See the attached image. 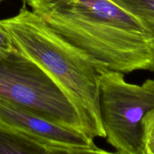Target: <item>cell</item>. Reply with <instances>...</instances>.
Returning <instances> with one entry per match:
<instances>
[{
  "label": "cell",
  "instance_id": "cell-1",
  "mask_svg": "<svg viewBox=\"0 0 154 154\" xmlns=\"http://www.w3.org/2000/svg\"><path fill=\"white\" fill-rule=\"evenodd\" d=\"M98 69L154 72V26L112 0H23Z\"/></svg>",
  "mask_w": 154,
  "mask_h": 154
},
{
  "label": "cell",
  "instance_id": "cell-2",
  "mask_svg": "<svg viewBox=\"0 0 154 154\" xmlns=\"http://www.w3.org/2000/svg\"><path fill=\"white\" fill-rule=\"evenodd\" d=\"M13 45L61 89L76 109L85 134L105 138L99 109L98 72L79 51L51 29L24 2L14 16L0 20Z\"/></svg>",
  "mask_w": 154,
  "mask_h": 154
},
{
  "label": "cell",
  "instance_id": "cell-3",
  "mask_svg": "<svg viewBox=\"0 0 154 154\" xmlns=\"http://www.w3.org/2000/svg\"><path fill=\"white\" fill-rule=\"evenodd\" d=\"M0 99L85 134L76 109L61 89L15 47L0 54Z\"/></svg>",
  "mask_w": 154,
  "mask_h": 154
},
{
  "label": "cell",
  "instance_id": "cell-4",
  "mask_svg": "<svg viewBox=\"0 0 154 154\" xmlns=\"http://www.w3.org/2000/svg\"><path fill=\"white\" fill-rule=\"evenodd\" d=\"M98 69L99 109L107 141L119 154H144L142 121L154 108V79L140 85L122 72Z\"/></svg>",
  "mask_w": 154,
  "mask_h": 154
},
{
  "label": "cell",
  "instance_id": "cell-5",
  "mask_svg": "<svg viewBox=\"0 0 154 154\" xmlns=\"http://www.w3.org/2000/svg\"><path fill=\"white\" fill-rule=\"evenodd\" d=\"M0 123L47 147H95L94 140L0 99Z\"/></svg>",
  "mask_w": 154,
  "mask_h": 154
},
{
  "label": "cell",
  "instance_id": "cell-6",
  "mask_svg": "<svg viewBox=\"0 0 154 154\" xmlns=\"http://www.w3.org/2000/svg\"><path fill=\"white\" fill-rule=\"evenodd\" d=\"M48 147L0 123V154H47Z\"/></svg>",
  "mask_w": 154,
  "mask_h": 154
},
{
  "label": "cell",
  "instance_id": "cell-7",
  "mask_svg": "<svg viewBox=\"0 0 154 154\" xmlns=\"http://www.w3.org/2000/svg\"><path fill=\"white\" fill-rule=\"evenodd\" d=\"M146 25L154 26V0H112Z\"/></svg>",
  "mask_w": 154,
  "mask_h": 154
},
{
  "label": "cell",
  "instance_id": "cell-8",
  "mask_svg": "<svg viewBox=\"0 0 154 154\" xmlns=\"http://www.w3.org/2000/svg\"><path fill=\"white\" fill-rule=\"evenodd\" d=\"M142 128L144 154H154V108L144 116Z\"/></svg>",
  "mask_w": 154,
  "mask_h": 154
},
{
  "label": "cell",
  "instance_id": "cell-9",
  "mask_svg": "<svg viewBox=\"0 0 154 154\" xmlns=\"http://www.w3.org/2000/svg\"><path fill=\"white\" fill-rule=\"evenodd\" d=\"M47 154H119L95 147H48Z\"/></svg>",
  "mask_w": 154,
  "mask_h": 154
},
{
  "label": "cell",
  "instance_id": "cell-10",
  "mask_svg": "<svg viewBox=\"0 0 154 154\" xmlns=\"http://www.w3.org/2000/svg\"><path fill=\"white\" fill-rule=\"evenodd\" d=\"M14 48L10 36L7 32L0 26V54L8 52Z\"/></svg>",
  "mask_w": 154,
  "mask_h": 154
},
{
  "label": "cell",
  "instance_id": "cell-11",
  "mask_svg": "<svg viewBox=\"0 0 154 154\" xmlns=\"http://www.w3.org/2000/svg\"><path fill=\"white\" fill-rule=\"evenodd\" d=\"M2 1V0H0V2H1Z\"/></svg>",
  "mask_w": 154,
  "mask_h": 154
}]
</instances>
